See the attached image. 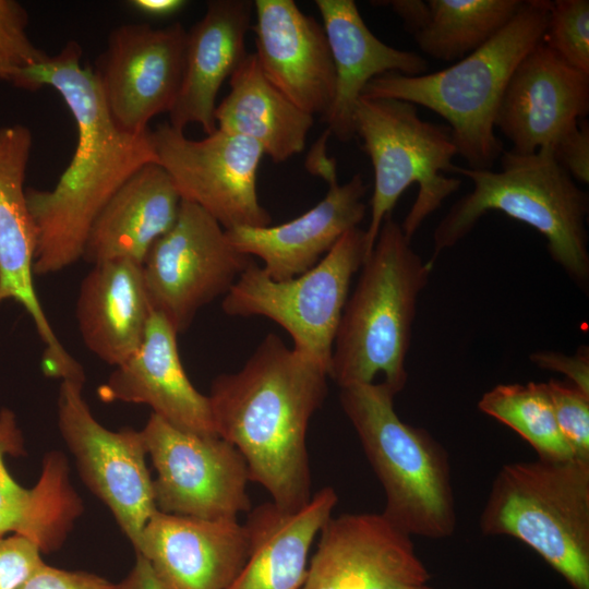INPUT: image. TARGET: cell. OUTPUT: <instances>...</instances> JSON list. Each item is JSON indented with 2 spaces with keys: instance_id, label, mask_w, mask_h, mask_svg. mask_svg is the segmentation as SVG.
Masks as SVG:
<instances>
[{
  "instance_id": "obj_1",
  "label": "cell",
  "mask_w": 589,
  "mask_h": 589,
  "mask_svg": "<svg viewBox=\"0 0 589 589\" xmlns=\"http://www.w3.org/2000/svg\"><path fill=\"white\" fill-rule=\"evenodd\" d=\"M82 47L68 41L26 76L25 89L53 88L76 125L73 156L51 190L26 189L36 232L34 275L60 272L82 259L89 229L113 194L143 166L157 163L151 129L131 133L110 116Z\"/></svg>"
},
{
  "instance_id": "obj_2",
  "label": "cell",
  "mask_w": 589,
  "mask_h": 589,
  "mask_svg": "<svg viewBox=\"0 0 589 589\" xmlns=\"http://www.w3.org/2000/svg\"><path fill=\"white\" fill-rule=\"evenodd\" d=\"M327 377L322 365L271 333L239 371L211 386L216 434L241 453L250 481L284 510L300 509L313 495L306 431L327 395Z\"/></svg>"
},
{
  "instance_id": "obj_3",
  "label": "cell",
  "mask_w": 589,
  "mask_h": 589,
  "mask_svg": "<svg viewBox=\"0 0 589 589\" xmlns=\"http://www.w3.org/2000/svg\"><path fill=\"white\" fill-rule=\"evenodd\" d=\"M550 8V0L524 1L505 27L453 65L420 75L382 74L361 97L395 98L432 110L448 122L468 168L491 169L504 152L494 131L498 104L518 63L542 41Z\"/></svg>"
},
{
  "instance_id": "obj_4",
  "label": "cell",
  "mask_w": 589,
  "mask_h": 589,
  "mask_svg": "<svg viewBox=\"0 0 589 589\" xmlns=\"http://www.w3.org/2000/svg\"><path fill=\"white\" fill-rule=\"evenodd\" d=\"M500 171L454 167L453 173L473 183L433 233L431 268L440 253L457 244L491 211L529 225L544 236L551 257L582 289L589 281L586 219L588 194L557 163L550 146L532 154L504 151Z\"/></svg>"
},
{
  "instance_id": "obj_5",
  "label": "cell",
  "mask_w": 589,
  "mask_h": 589,
  "mask_svg": "<svg viewBox=\"0 0 589 589\" xmlns=\"http://www.w3.org/2000/svg\"><path fill=\"white\" fill-rule=\"evenodd\" d=\"M410 240L387 215L336 332L329 377L340 388L372 383L380 373L396 395L406 385L417 300L432 272Z\"/></svg>"
},
{
  "instance_id": "obj_6",
  "label": "cell",
  "mask_w": 589,
  "mask_h": 589,
  "mask_svg": "<svg viewBox=\"0 0 589 589\" xmlns=\"http://www.w3.org/2000/svg\"><path fill=\"white\" fill-rule=\"evenodd\" d=\"M395 395L372 382L341 387L339 401L384 489L382 514L410 537H450L456 512L447 454L428 431L398 417Z\"/></svg>"
},
{
  "instance_id": "obj_7",
  "label": "cell",
  "mask_w": 589,
  "mask_h": 589,
  "mask_svg": "<svg viewBox=\"0 0 589 589\" xmlns=\"http://www.w3.org/2000/svg\"><path fill=\"white\" fill-rule=\"evenodd\" d=\"M479 524L485 536L527 544L574 589H589V460L503 466Z\"/></svg>"
},
{
  "instance_id": "obj_8",
  "label": "cell",
  "mask_w": 589,
  "mask_h": 589,
  "mask_svg": "<svg viewBox=\"0 0 589 589\" xmlns=\"http://www.w3.org/2000/svg\"><path fill=\"white\" fill-rule=\"evenodd\" d=\"M353 131L374 172L371 218L364 230L366 259L383 220L412 183L419 187L418 195L400 225L409 239L458 191L461 180L443 175L453 173L452 160L457 155L448 125L423 120L411 103L361 97L353 113Z\"/></svg>"
},
{
  "instance_id": "obj_9",
  "label": "cell",
  "mask_w": 589,
  "mask_h": 589,
  "mask_svg": "<svg viewBox=\"0 0 589 589\" xmlns=\"http://www.w3.org/2000/svg\"><path fill=\"white\" fill-rule=\"evenodd\" d=\"M365 259V232H346L308 272L274 280L253 261L223 299L231 316H263L281 326L293 349L322 365L329 376L333 345L352 276Z\"/></svg>"
},
{
  "instance_id": "obj_10",
  "label": "cell",
  "mask_w": 589,
  "mask_h": 589,
  "mask_svg": "<svg viewBox=\"0 0 589 589\" xmlns=\"http://www.w3.org/2000/svg\"><path fill=\"white\" fill-rule=\"evenodd\" d=\"M85 378L61 380L58 429L81 480L110 510L132 546L157 510L147 450L141 431H111L99 423L84 395Z\"/></svg>"
},
{
  "instance_id": "obj_11",
  "label": "cell",
  "mask_w": 589,
  "mask_h": 589,
  "mask_svg": "<svg viewBox=\"0 0 589 589\" xmlns=\"http://www.w3.org/2000/svg\"><path fill=\"white\" fill-rule=\"evenodd\" d=\"M253 261L230 244L217 220L181 201L176 223L142 265L151 306L183 333L203 306L227 294Z\"/></svg>"
},
{
  "instance_id": "obj_12",
  "label": "cell",
  "mask_w": 589,
  "mask_h": 589,
  "mask_svg": "<svg viewBox=\"0 0 589 589\" xmlns=\"http://www.w3.org/2000/svg\"><path fill=\"white\" fill-rule=\"evenodd\" d=\"M151 140L157 164L169 175L181 201L201 207L225 230L272 225L257 194L264 156L257 143L218 129L192 140L168 122L151 129Z\"/></svg>"
},
{
  "instance_id": "obj_13",
  "label": "cell",
  "mask_w": 589,
  "mask_h": 589,
  "mask_svg": "<svg viewBox=\"0 0 589 589\" xmlns=\"http://www.w3.org/2000/svg\"><path fill=\"white\" fill-rule=\"evenodd\" d=\"M141 432L156 470L158 510L204 519H231L250 510L248 465L232 444L181 431L154 413Z\"/></svg>"
},
{
  "instance_id": "obj_14",
  "label": "cell",
  "mask_w": 589,
  "mask_h": 589,
  "mask_svg": "<svg viewBox=\"0 0 589 589\" xmlns=\"http://www.w3.org/2000/svg\"><path fill=\"white\" fill-rule=\"evenodd\" d=\"M187 32L177 22L159 28L128 23L109 33L93 72L119 128L143 133L154 117L171 111L183 76Z\"/></svg>"
},
{
  "instance_id": "obj_15",
  "label": "cell",
  "mask_w": 589,
  "mask_h": 589,
  "mask_svg": "<svg viewBox=\"0 0 589 589\" xmlns=\"http://www.w3.org/2000/svg\"><path fill=\"white\" fill-rule=\"evenodd\" d=\"M411 537L382 513L330 517L301 589H428Z\"/></svg>"
},
{
  "instance_id": "obj_16",
  "label": "cell",
  "mask_w": 589,
  "mask_h": 589,
  "mask_svg": "<svg viewBox=\"0 0 589 589\" xmlns=\"http://www.w3.org/2000/svg\"><path fill=\"white\" fill-rule=\"evenodd\" d=\"M32 146L29 128H0V304L13 300L33 320L45 345L41 366L47 376L83 377L82 365L55 334L34 286L36 232L24 188Z\"/></svg>"
},
{
  "instance_id": "obj_17",
  "label": "cell",
  "mask_w": 589,
  "mask_h": 589,
  "mask_svg": "<svg viewBox=\"0 0 589 589\" xmlns=\"http://www.w3.org/2000/svg\"><path fill=\"white\" fill-rule=\"evenodd\" d=\"M135 553L164 589H227L249 554V537L237 518L204 519L156 510Z\"/></svg>"
},
{
  "instance_id": "obj_18",
  "label": "cell",
  "mask_w": 589,
  "mask_h": 589,
  "mask_svg": "<svg viewBox=\"0 0 589 589\" xmlns=\"http://www.w3.org/2000/svg\"><path fill=\"white\" fill-rule=\"evenodd\" d=\"M589 112V74L562 60L543 41L516 67L497 107L494 127L532 154L552 146Z\"/></svg>"
},
{
  "instance_id": "obj_19",
  "label": "cell",
  "mask_w": 589,
  "mask_h": 589,
  "mask_svg": "<svg viewBox=\"0 0 589 589\" xmlns=\"http://www.w3.org/2000/svg\"><path fill=\"white\" fill-rule=\"evenodd\" d=\"M254 14V53L265 77L303 111L325 117L336 81L323 26L292 0H256Z\"/></svg>"
},
{
  "instance_id": "obj_20",
  "label": "cell",
  "mask_w": 589,
  "mask_h": 589,
  "mask_svg": "<svg viewBox=\"0 0 589 589\" xmlns=\"http://www.w3.org/2000/svg\"><path fill=\"white\" fill-rule=\"evenodd\" d=\"M177 336L167 318L153 310L139 348L115 366L97 395L105 402L147 405L152 413L181 431L217 435L208 396L188 377Z\"/></svg>"
},
{
  "instance_id": "obj_21",
  "label": "cell",
  "mask_w": 589,
  "mask_h": 589,
  "mask_svg": "<svg viewBox=\"0 0 589 589\" xmlns=\"http://www.w3.org/2000/svg\"><path fill=\"white\" fill-rule=\"evenodd\" d=\"M322 201L297 218L264 227L226 230L239 252L263 262L262 269L274 280H287L314 267L348 231L363 220L368 184L360 173L348 182H328Z\"/></svg>"
},
{
  "instance_id": "obj_22",
  "label": "cell",
  "mask_w": 589,
  "mask_h": 589,
  "mask_svg": "<svg viewBox=\"0 0 589 589\" xmlns=\"http://www.w3.org/2000/svg\"><path fill=\"white\" fill-rule=\"evenodd\" d=\"M26 454L15 413L0 410V538L8 533L33 541L41 553L59 550L83 513V502L72 486L67 457L59 450L45 455L40 476L32 488L17 483L5 456Z\"/></svg>"
},
{
  "instance_id": "obj_23",
  "label": "cell",
  "mask_w": 589,
  "mask_h": 589,
  "mask_svg": "<svg viewBox=\"0 0 589 589\" xmlns=\"http://www.w3.org/2000/svg\"><path fill=\"white\" fill-rule=\"evenodd\" d=\"M254 2L212 0L204 15L187 32L183 76L168 123L184 131L197 123L204 133L216 128L218 92L248 56L245 37L252 28Z\"/></svg>"
},
{
  "instance_id": "obj_24",
  "label": "cell",
  "mask_w": 589,
  "mask_h": 589,
  "mask_svg": "<svg viewBox=\"0 0 589 589\" xmlns=\"http://www.w3.org/2000/svg\"><path fill=\"white\" fill-rule=\"evenodd\" d=\"M335 69V95L323 117L327 132L340 142L354 137L353 113L366 84L388 72L420 75L428 62L420 55L388 46L363 21L352 0H316Z\"/></svg>"
},
{
  "instance_id": "obj_25",
  "label": "cell",
  "mask_w": 589,
  "mask_h": 589,
  "mask_svg": "<svg viewBox=\"0 0 589 589\" xmlns=\"http://www.w3.org/2000/svg\"><path fill=\"white\" fill-rule=\"evenodd\" d=\"M337 501L336 491L325 486L298 510H284L273 502L256 506L244 524L248 558L227 589H301L312 543Z\"/></svg>"
},
{
  "instance_id": "obj_26",
  "label": "cell",
  "mask_w": 589,
  "mask_h": 589,
  "mask_svg": "<svg viewBox=\"0 0 589 589\" xmlns=\"http://www.w3.org/2000/svg\"><path fill=\"white\" fill-rule=\"evenodd\" d=\"M181 197L157 163L143 166L94 220L82 259L93 265L118 260L144 263L153 244L176 223Z\"/></svg>"
},
{
  "instance_id": "obj_27",
  "label": "cell",
  "mask_w": 589,
  "mask_h": 589,
  "mask_svg": "<svg viewBox=\"0 0 589 589\" xmlns=\"http://www.w3.org/2000/svg\"><path fill=\"white\" fill-rule=\"evenodd\" d=\"M152 312L142 264H95L81 283L75 311L81 337L109 365L121 364L139 348Z\"/></svg>"
},
{
  "instance_id": "obj_28",
  "label": "cell",
  "mask_w": 589,
  "mask_h": 589,
  "mask_svg": "<svg viewBox=\"0 0 589 589\" xmlns=\"http://www.w3.org/2000/svg\"><path fill=\"white\" fill-rule=\"evenodd\" d=\"M230 91L216 106V128L257 143L264 155L283 163L300 154L314 123L263 74L255 53H248L229 77Z\"/></svg>"
},
{
  "instance_id": "obj_29",
  "label": "cell",
  "mask_w": 589,
  "mask_h": 589,
  "mask_svg": "<svg viewBox=\"0 0 589 589\" xmlns=\"http://www.w3.org/2000/svg\"><path fill=\"white\" fill-rule=\"evenodd\" d=\"M430 14L413 38L428 56L458 61L494 37L520 10L522 0H428Z\"/></svg>"
},
{
  "instance_id": "obj_30",
  "label": "cell",
  "mask_w": 589,
  "mask_h": 589,
  "mask_svg": "<svg viewBox=\"0 0 589 589\" xmlns=\"http://www.w3.org/2000/svg\"><path fill=\"white\" fill-rule=\"evenodd\" d=\"M478 408L518 433L539 458H575L557 426L545 383L496 385L483 394Z\"/></svg>"
},
{
  "instance_id": "obj_31",
  "label": "cell",
  "mask_w": 589,
  "mask_h": 589,
  "mask_svg": "<svg viewBox=\"0 0 589 589\" xmlns=\"http://www.w3.org/2000/svg\"><path fill=\"white\" fill-rule=\"evenodd\" d=\"M542 41L566 63L589 74V1H551Z\"/></svg>"
},
{
  "instance_id": "obj_32",
  "label": "cell",
  "mask_w": 589,
  "mask_h": 589,
  "mask_svg": "<svg viewBox=\"0 0 589 589\" xmlns=\"http://www.w3.org/2000/svg\"><path fill=\"white\" fill-rule=\"evenodd\" d=\"M28 15L14 0H0V80L25 88L28 72L47 56L27 34Z\"/></svg>"
},
{
  "instance_id": "obj_33",
  "label": "cell",
  "mask_w": 589,
  "mask_h": 589,
  "mask_svg": "<svg viewBox=\"0 0 589 589\" xmlns=\"http://www.w3.org/2000/svg\"><path fill=\"white\" fill-rule=\"evenodd\" d=\"M545 386L557 426L574 457L589 460V395L555 380Z\"/></svg>"
},
{
  "instance_id": "obj_34",
  "label": "cell",
  "mask_w": 589,
  "mask_h": 589,
  "mask_svg": "<svg viewBox=\"0 0 589 589\" xmlns=\"http://www.w3.org/2000/svg\"><path fill=\"white\" fill-rule=\"evenodd\" d=\"M43 562L41 551L29 539L20 534L0 538V589H21Z\"/></svg>"
},
{
  "instance_id": "obj_35",
  "label": "cell",
  "mask_w": 589,
  "mask_h": 589,
  "mask_svg": "<svg viewBox=\"0 0 589 589\" xmlns=\"http://www.w3.org/2000/svg\"><path fill=\"white\" fill-rule=\"evenodd\" d=\"M557 163L581 183L589 182V123L581 119L551 146Z\"/></svg>"
},
{
  "instance_id": "obj_36",
  "label": "cell",
  "mask_w": 589,
  "mask_h": 589,
  "mask_svg": "<svg viewBox=\"0 0 589 589\" xmlns=\"http://www.w3.org/2000/svg\"><path fill=\"white\" fill-rule=\"evenodd\" d=\"M110 584L92 573L65 570L43 562L21 589H108Z\"/></svg>"
},
{
  "instance_id": "obj_37",
  "label": "cell",
  "mask_w": 589,
  "mask_h": 589,
  "mask_svg": "<svg viewBox=\"0 0 589 589\" xmlns=\"http://www.w3.org/2000/svg\"><path fill=\"white\" fill-rule=\"evenodd\" d=\"M530 360L539 368L566 375L575 387L589 395V353L587 347L573 356L555 351L534 352L530 354Z\"/></svg>"
},
{
  "instance_id": "obj_38",
  "label": "cell",
  "mask_w": 589,
  "mask_h": 589,
  "mask_svg": "<svg viewBox=\"0 0 589 589\" xmlns=\"http://www.w3.org/2000/svg\"><path fill=\"white\" fill-rule=\"evenodd\" d=\"M375 2L389 7L402 21L404 28L412 36L422 29L429 19L430 8L428 1L390 0Z\"/></svg>"
},
{
  "instance_id": "obj_39",
  "label": "cell",
  "mask_w": 589,
  "mask_h": 589,
  "mask_svg": "<svg viewBox=\"0 0 589 589\" xmlns=\"http://www.w3.org/2000/svg\"><path fill=\"white\" fill-rule=\"evenodd\" d=\"M108 589H164L155 578L148 563L136 554V561L128 576L118 584H110Z\"/></svg>"
},
{
  "instance_id": "obj_40",
  "label": "cell",
  "mask_w": 589,
  "mask_h": 589,
  "mask_svg": "<svg viewBox=\"0 0 589 589\" xmlns=\"http://www.w3.org/2000/svg\"><path fill=\"white\" fill-rule=\"evenodd\" d=\"M128 5L149 19H168L187 5L184 0H131Z\"/></svg>"
},
{
  "instance_id": "obj_41",
  "label": "cell",
  "mask_w": 589,
  "mask_h": 589,
  "mask_svg": "<svg viewBox=\"0 0 589 589\" xmlns=\"http://www.w3.org/2000/svg\"><path fill=\"white\" fill-rule=\"evenodd\" d=\"M428 589H431L430 587Z\"/></svg>"
}]
</instances>
